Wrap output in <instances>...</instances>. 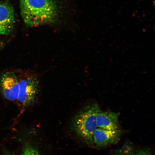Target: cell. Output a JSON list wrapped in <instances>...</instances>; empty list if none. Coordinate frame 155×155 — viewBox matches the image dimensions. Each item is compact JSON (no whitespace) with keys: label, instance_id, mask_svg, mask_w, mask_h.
Segmentation results:
<instances>
[{"label":"cell","instance_id":"obj_1","mask_svg":"<svg viewBox=\"0 0 155 155\" xmlns=\"http://www.w3.org/2000/svg\"><path fill=\"white\" fill-rule=\"evenodd\" d=\"M21 14L26 24L34 26L53 22L58 16L56 0H19Z\"/></svg>","mask_w":155,"mask_h":155},{"label":"cell","instance_id":"obj_2","mask_svg":"<svg viewBox=\"0 0 155 155\" xmlns=\"http://www.w3.org/2000/svg\"><path fill=\"white\" fill-rule=\"evenodd\" d=\"M100 111L95 103L85 106L73 118L71 129L82 138L91 142L93 133L97 128L96 118Z\"/></svg>","mask_w":155,"mask_h":155},{"label":"cell","instance_id":"obj_3","mask_svg":"<svg viewBox=\"0 0 155 155\" xmlns=\"http://www.w3.org/2000/svg\"><path fill=\"white\" fill-rule=\"evenodd\" d=\"M17 75L19 88L16 102L21 115L36 102L39 92V82L36 75L29 71Z\"/></svg>","mask_w":155,"mask_h":155},{"label":"cell","instance_id":"obj_4","mask_svg":"<svg viewBox=\"0 0 155 155\" xmlns=\"http://www.w3.org/2000/svg\"><path fill=\"white\" fill-rule=\"evenodd\" d=\"M19 88L17 75L12 71L2 73L0 76V93L5 99L16 102Z\"/></svg>","mask_w":155,"mask_h":155},{"label":"cell","instance_id":"obj_5","mask_svg":"<svg viewBox=\"0 0 155 155\" xmlns=\"http://www.w3.org/2000/svg\"><path fill=\"white\" fill-rule=\"evenodd\" d=\"M121 133L119 129L111 130L97 127L93 133L91 142L97 147H104L116 142Z\"/></svg>","mask_w":155,"mask_h":155},{"label":"cell","instance_id":"obj_6","mask_svg":"<svg viewBox=\"0 0 155 155\" xmlns=\"http://www.w3.org/2000/svg\"><path fill=\"white\" fill-rule=\"evenodd\" d=\"M15 23L13 7L6 3H0V34L8 35L12 31Z\"/></svg>","mask_w":155,"mask_h":155},{"label":"cell","instance_id":"obj_7","mask_svg":"<svg viewBox=\"0 0 155 155\" xmlns=\"http://www.w3.org/2000/svg\"><path fill=\"white\" fill-rule=\"evenodd\" d=\"M119 115L118 113L111 111H100L97 116V127L111 130L119 129Z\"/></svg>","mask_w":155,"mask_h":155},{"label":"cell","instance_id":"obj_8","mask_svg":"<svg viewBox=\"0 0 155 155\" xmlns=\"http://www.w3.org/2000/svg\"><path fill=\"white\" fill-rule=\"evenodd\" d=\"M22 155H40L37 151L31 146H26Z\"/></svg>","mask_w":155,"mask_h":155},{"label":"cell","instance_id":"obj_9","mask_svg":"<svg viewBox=\"0 0 155 155\" xmlns=\"http://www.w3.org/2000/svg\"><path fill=\"white\" fill-rule=\"evenodd\" d=\"M132 155H152L150 151L148 149H142Z\"/></svg>","mask_w":155,"mask_h":155},{"label":"cell","instance_id":"obj_10","mask_svg":"<svg viewBox=\"0 0 155 155\" xmlns=\"http://www.w3.org/2000/svg\"><path fill=\"white\" fill-rule=\"evenodd\" d=\"M3 46V43L0 40V50L2 48Z\"/></svg>","mask_w":155,"mask_h":155}]
</instances>
